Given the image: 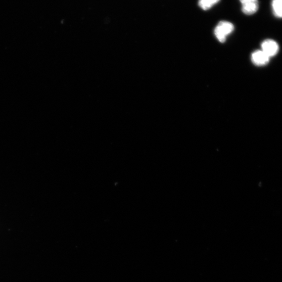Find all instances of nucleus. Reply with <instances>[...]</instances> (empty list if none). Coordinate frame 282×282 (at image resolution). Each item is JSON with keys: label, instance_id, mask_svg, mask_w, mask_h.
Returning a JSON list of instances; mask_svg holds the SVG:
<instances>
[{"label": "nucleus", "instance_id": "obj_5", "mask_svg": "<svg viewBox=\"0 0 282 282\" xmlns=\"http://www.w3.org/2000/svg\"><path fill=\"white\" fill-rule=\"evenodd\" d=\"M272 7L275 17L282 18V0H273Z\"/></svg>", "mask_w": 282, "mask_h": 282}, {"label": "nucleus", "instance_id": "obj_2", "mask_svg": "<svg viewBox=\"0 0 282 282\" xmlns=\"http://www.w3.org/2000/svg\"><path fill=\"white\" fill-rule=\"evenodd\" d=\"M262 50L270 58L275 56L278 52L279 46L277 42L273 40L267 39L264 40L261 44Z\"/></svg>", "mask_w": 282, "mask_h": 282}, {"label": "nucleus", "instance_id": "obj_6", "mask_svg": "<svg viewBox=\"0 0 282 282\" xmlns=\"http://www.w3.org/2000/svg\"><path fill=\"white\" fill-rule=\"evenodd\" d=\"M220 0H199V7L203 10H208L217 4Z\"/></svg>", "mask_w": 282, "mask_h": 282}, {"label": "nucleus", "instance_id": "obj_3", "mask_svg": "<svg viewBox=\"0 0 282 282\" xmlns=\"http://www.w3.org/2000/svg\"><path fill=\"white\" fill-rule=\"evenodd\" d=\"M242 5V11L246 15H253L259 9L258 0H240Z\"/></svg>", "mask_w": 282, "mask_h": 282}, {"label": "nucleus", "instance_id": "obj_1", "mask_svg": "<svg viewBox=\"0 0 282 282\" xmlns=\"http://www.w3.org/2000/svg\"><path fill=\"white\" fill-rule=\"evenodd\" d=\"M234 29L232 23L227 21L219 22L214 30V34L217 39L221 42H224L226 37L230 34Z\"/></svg>", "mask_w": 282, "mask_h": 282}, {"label": "nucleus", "instance_id": "obj_4", "mask_svg": "<svg viewBox=\"0 0 282 282\" xmlns=\"http://www.w3.org/2000/svg\"><path fill=\"white\" fill-rule=\"evenodd\" d=\"M270 58L262 51H257L254 52L252 57L254 64L257 66H262L267 65L270 61Z\"/></svg>", "mask_w": 282, "mask_h": 282}]
</instances>
